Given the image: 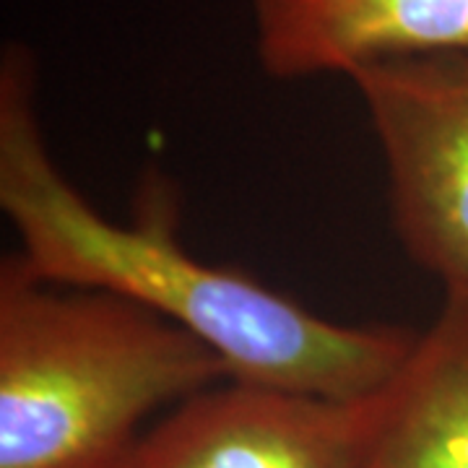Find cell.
<instances>
[{
	"label": "cell",
	"mask_w": 468,
	"mask_h": 468,
	"mask_svg": "<svg viewBox=\"0 0 468 468\" xmlns=\"http://www.w3.org/2000/svg\"><path fill=\"white\" fill-rule=\"evenodd\" d=\"M0 208L37 279L107 292L167 318L214 351L234 383L365 401L417 344L419 331L335 323L237 268L196 258L165 187H151L128 221L101 217L52 162L32 55L16 45L0 63Z\"/></svg>",
	"instance_id": "cell-1"
},
{
	"label": "cell",
	"mask_w": 468,
	"mask_h": 468,
	"mask_svg": "<svg viewBox=\"0 0 468 468\" xmlns=\"http://www.w3.org/2000/svg\"><path fill=\"white\" fill-rule=\"evenodd\" d=\"M229 372L167 318L0 263V468H125L159 409Z\"/></svg>",
	"instance_id": "cell-2"
},
{
	"label": "cell",
	"mask_w": 468,
	"mask_h": 468,
	"mask_svg": "<svg viewBox=\"0 0 468 468\" xmlns=\"http://www.w3.org/2000/svg\"><path fill=\"white\" fill-rule=\"evenodd\" d=\"M351 84L383 154L401 248L468 300V52L378 63Z\"/></svg>",
	"instance_id": "cell-3"
},
{
	"label": "cell",
	"mask_w": 468,
	"mask_h": 468,
	"mask_svg": "<svg viewBox=\"0 0 468 468\" xmlns=\"http://www.w3.org/2000/svg\"><path fill=\"white\" fill-rule=\"evenodd\" d=\"M375 403L224 380L172 406L125 468H365Z\"/></svg>",
	"instance_id": "cell-4"
},
{
	"label": "cell",
	"mask_w": 468,
	"mask_h": 468,
	"mask_svg": "<svg viewBox=\"0 0 468 468\" xmlns=\"http://www.w3.org/2000/svg\"><path fill=\"white\" fill-rule=\"evenodd\" d=\"M258 60L292 81L468 52V0H252Z\"/></svg>",
	"instance_id": "cell-5"
},
{
	"label": "cell",
	"mask_w": 468,
	"mask_h": 468,
	"mask_svg": "<svg viewBox=\"0 0 468 468\" xmlns=\"http://www.w3.org/2000/svg\"><path fill=\"white\" fill-rule=\"evenodd\" d=\"M365 468H468V300L445 294L378 393Z\"/></svg>",
	"instance_id": "cell-6"
}]
</instances>
